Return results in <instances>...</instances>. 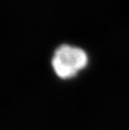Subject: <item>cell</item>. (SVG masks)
<instances>
[{"instance_id":"6da1fadb","label":"cell","mask_w":129,"mask_h":130,"mask_svg":"<svg viewBox=\"0 0 129 130\" xmlns=\"http://www.w3.org/2000/svg\"><path fill=\"white\" fill-rule=\"evenodd\" d=\"M88 62L86 53L79 47L62 45L56 50L52 58V67L61 79H70L85 68Z\"/></svg>"}]
</instances>
